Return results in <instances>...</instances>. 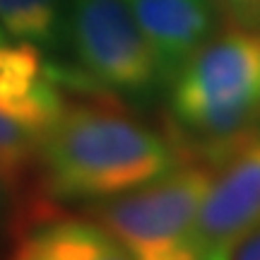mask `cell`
<instances>
[{
    "label": "cell",
    "instance_id": "obj_1",
    "mask_svg": "<svg viewBox=\"0 0 260 260\" xmlns=\"http://www.w3.org/2000/svg\"><path fill=\"white\" fill-rule=\"evenodd\" d=\"M37 159L48 193L68 203H104L178 167L171 142L104 102L65 104Z\"/></svg>",
    "mask_w": 260,
    "mask_h": 260
},
{
    "label": "cell",
    "instance_id": "obj_2",
    "mask_svg": "<svg viewBox=\"0 0 260 260\" xmlns=\"http://www.w3.org/2000/svg\"><path fill=\"white\" fill-rule=\"evenodd\" d=\"M169 109L183 138L226 157L260 125V31H214L169 82Z\"/></svg>",
    "mask_w": 260,
    "mask_h": 260
},
{
    "label": "cell",
    "instance_id": "obj_3",
    "mask_svg": "<svg viewBox=\"0 0 260 260\" xmlns=\"http://www.w3.org/2000/svg\"><path fill=\"white\" fill-rule=\"evenodd\" d=\"M63 46L75 65L58 68L63 87L96 89L123 99H149L161 87L157 60L128 0H68Z\"/></svg>",
    "mask_w": 260,
    "mask_h": 260
},
{
    "label": "cell",
    "instance_id": "obj_4",
    "mask_svg": "<svg viewBox=\"0 0 260 260\" xmlns=\"http://www.w3.org/2000/svg\"><path fill=\"white\" fill-rule=\"evenodd\" d=\"M214 169L178 164L145 186L104 200L96 219L133 260H195L190 236Z\"/></svg>",
    "mask_w": 260,
    "mask_h": 260
},
{
    "label": "cell",
    "instance_id": "obj_5",
    "mask_svg": "<svg viewBox=\"0 0 260 260\" xmlns=\"http://www.w3.org/2000/svg\"><path fill=\"white\" fill-rule=\"evenodd\" d=\"M56 65L31 44L0 46V176L12 186L65 109Z\"/></svg>",
    "mask_w": 260,
    "mask_h": 260
},
{
    "label": "cell",
    "instance_id": "obj_6",
    "mask_svg": "<svg viewBox=\"0 0 260 260\" xmlns=\"http://www.w3.org/2000/svg\"><path fill=\"white\" fill-rule=\"evenodd\" d=\"M222 161L195 217V260H232L236 246L260 229V125Z\"/></svg>",
    "mask_w": 260,
    "mask_h": 260
},
{
    "label": "cell",
    "instance_id": "obj_7",
    "mask_svg": "<svg viewBox=\"0 0 260 260\" xmlns=\"http://www.w3.org/2000/svg\"><path fill=\"white\" fill-rule=\"evenodd\" d=\"M130 12L169 84L188 58L214 34V0H128Z\"/></svg>",
    "mask_w": 260,
    "mask_h": 260
},
{
    "label": "cell",
    "instance_id": "obj_8",
    "mask_svg": "<svg viewBox=\"0 0 260 260\" xmlns=\"http://www.w3.org/2000/svg\"><path fill=\"white\" fill-rule=\"evenodd\" d=\"M10 260H133L99 222L53 219L27 234Z\"/></svg>",
    "mask_w": 260,
    "mask_h": 260
},
{
    "label": "cell",
    "instance_id": "obj_9",
    "mask_svg": "<svg viewBox=\"0 0 260 260\" xmlns=\"http://www.w3.org/2000/svg\"><path fill=\"white\" fill-rule=\"evenodd\" d=\"M63 12L60 0H0V27L15 41L53 51L63 46Z\"/></svg>",
    "mask_w": 260,
    "mask_h": 260
},
{
    "label": "cell",
    "instance_id": "obj_10",
    "mask_svg": "<svg viewBox=\"0 0 260 260\" xmlns=\"http://www.w3.org/2000/svg\"><path fill=\"white\" fill-rule=\"evenodd\" d=\"M214 8L226 27L260 31V0H214Z\"/></svg>",
    "mask_w": 260,
    "mask_h": 260
},
{
    "label": "cell",
    "instance_id": "obj_11",
    "mask_svg": "<svg viewBox=\"0 0 260 260\" xmlns=\"http://www.w3.org/2000/svg\"><path fill=\"white\" fill-rule=\"evenodd\" d=\"M232 260H260V229L248 234L234 251Z\"/></svg>",
    "mask_w": 260,
    "mask_h": 260
},
{
    "label": "cell",
    "instance_id": "obj_12",
    "mask_svg": "<svg viewBox=\"0 0 260 260\" xmlns=\"http://www.w3.org/2000/svg\"><path fill=\"white\" fill-rule=\"evenodd\" d=\"M5 186H8V183H5V178L0 176V210H3V200H5Z\"/></svg>",
    "mask_w": 260,
    "mask_h": 260
},
{
    "label": "cell",
    "instance_id": "obj_13",
    "mask_svg": "<svg viewBox=\"0 0 260 260\" xmlns=\"http://www.w3.org/2000/svg\"><path fill=\"white\" fill-rule=\"evenodd\" d=\"M5 41H8V34H5V31H3V27H0V46H3Z\"/></svg>",
    "mask_w": 260,
    "mask_h": 260
}]
</instances>
